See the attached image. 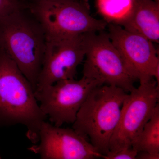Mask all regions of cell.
Returning a JSON list of instances; mask_svg holds the SVG:
<instances>
[{"label":"cell","instance_id":"6da1fadb","mask_svg":"<svg viewBox=\"0 0 159 159\" xmlns=\"http://www.w3.org/2000/svg\"><path fill=\"white\" fill-rule=\"evenodd\" d=\"M46 41L45 30L29 7L0 17V48L15 63L34 91Z\"/></svg>","mask_w":159,"mask_h":159},{"label":"cell","instance_id":"7a4b0ae2","mask_svg":"<svg viewBox=\"0 0 159 159\" xmlns=\"http://www.w3.org/2000/svg\"><path fill=\"white\" fill-rule=\"evenodd\" d=\"M34 93L15 63L0 48V127L24 125L33 144L38 142L40 126L47 119Z\"/></svg>","mask_w":159,"mask_h":159},{"label":"cell","instance_id":"3957f363","mask_svg":"<svg viewBox=\"0 0 159 159\" xmlns=\"http://www.w3.org/2000/svg\"><path fill=\"white\" fill-rule=\"evenodd\" d=\"M128 94L115 86L96 87L89 93L73 123L72 128L102 155L109 151L111 139Z\"/></svg>","mask_w":159,"mask_h":159},{"label":"cell","instance_id":"277c9868","mask_svg":"<svg viewBox=\"0 0 159 159\" xmlns=\"http://www.w3.org/2000/svg\"><path fill=\"white\" fill-rule=\"evenodd\" d=\"M85 60L83 76L102 85L115 86L130 93L136 88V79L126 66L121 55L104 31L84 34Z\"/></svg>","mask_w":159,"mask_h":159},{"label":"cell","instance_id":"5b68a950","mask_svg":"<svg viewBox=\"0 0 159 159\" xmlns=\"http://www.w3.org/2000/svg\"><path fill=\"white\" fill-rule=\"evenodd\" d=\"M28 7L49 35L74 36L99 32L108 25L91 15L88 0L44 1Z\"/></svg>","mask_w":159,"mask_h":159},{"label":"cell","instance_id":"8992f818","mask_svg":"<svg viewBox=\"0 0 159 159\" xmlns=\"http://www.w3.org/2000/svg\"><path fill=\"white\" fill-rule=\"evenodd\" d=\"M140 83L139 87L130 92L123 102L108 152L132 147L158 103L159 86L156 80L152 78Z\"/></svg>","mask_w":159,"mask_h":159},{"label":"cell","instance_id":"52a82bcc","mask_svg":"<svg viewBox=\"0 0 159 159\" xmlns=\"http://www.w3.org/2000/svg\"><path fill=\"white\" fill-rule=\"evenodd\" d=\"M102 84L83 76L79 80H61L35 91L43 112L53 125L61 126L75 122L78 111L89 93Z\"/></svg>","mask_w":159,"mask_h":159},{"label":"cell","instance_id":"ba28073f","mask_svg":"<svg viewBox=\"0 0 159 159\" xmlns=\"http://www.w3.org/2000/svg\"><path fill=\"white\" fill-rule=\"evenodd\" d=\"M84 34H47L43 61L35 91L61 80L74 79L77 67L85 57Z\"/></svg>","mask_w":159,"mask_h":159},{"label":"cell","instance_id":"9c48e42d","mask_svg":"<svg viewBox=\"0 0 159 159\" xmlns=\"http://www.w3.org/2000/svg\"><path fill=\"white\" fill-rule=\"evenodd\" d=\"M107 26L111 41L133 76L140 82L154 78L159 86V58L153 43L122 26Z\"/></svg>","mask_w":159,"mask_h":159},{"label":"cell","instance_id":"30bf717a","mask_svg":"<svg viewBox=\"0 0 159 159\" xmlns=\"http://www.w3.org/2000/svg\"><path fill=\"white\" fill-rule=\"evenodd\" d=\"M28 150L42 159H93L102 156L73 128H62L46 121L40 126L38 142Z\"/></svg>","mask_w":159,"mask_h":159},{"label":"cell","instance_id":"8fae6325","mask_svg":"<svg viewBox=\"0 0 159 159\" xmlns=\"http://www.w3.org/2000/svg\"><path fill=\"white\" fill-rule=\"evenodd\" d=\"M152 43L159 41V3L153 0H134L130 17L122 26Z\"/></svg>","mask_w":159,"mask_h":159},{"label":"cell","instance_id":"7c38bea8","mask_svg":"<svg viewBox=\"0 0 159 159\" xmlns=\"http://www.w3.org/2000/svg\"><path fill=\"white\" fill-rule=\"evenodd\" d=\"M134 0H97V10L107 24L122 26L130 17Z\"/></svg>","mask_w":159,"mask_h":159},{"label":"cell","instance_id":"4fadbf2b","mask_svg":"<svg viewBox=\"0 0 159 159\" xmlns=\"http://www.w3.org/2000/svg\"><path fill=\"white\" fill-rule=\"evenodd\" d=\"M132 148L137 152L159 153V105L157 104L140 134L133 142Z\"/></svg>","mask_w":159,"mask_h":159},{"label":"cell","instance_id":"5bb4252c","mask_svg":"<svg viewBox=\"0 0 159 159\" xmlns=\"http://www.w3.org/2000/svg\"><path fill=\"white\" fill-rule=\"evenodd\" d=\"M27 7L21 0H0V17Z\"/></svg>","mask_w":159,"mask_h":159},{"label":"cell","instance_id":"9a60e30c","mask_svg":"<svg viewBox=\"0 0 159 159\" xmlns=\"http://www.w3.org/2000/svg\"><path fill=\"white\" fill-rule=\"evenodd\" d=\"M138 152L132 147L123 148L114 152H108L102 155L105 159H136Z\"/></svg>","mask_w":159,"mask_h":159},{"label":"cell","instance_id":"2e32d148","mask_svg":"<svg viewBox=\"0 0 159 159\" xmlns=\"http://www.w3.org/2000/svg\"><path fill=\"white\" fill-rule=\"evenodd\" d=\"M159 153H151L148 152H139L136 159H159Z\"/></svg>","mask_w":159,"mask_h":159},{"label":"cell","instance_id":"e0dca14e","mask_svg":"<svg viewBox=\"0 0 159 159\" xmlns=\"http://www.w3.org/2000/svg\"><path fill=\"white\" fill-rule=\"evenodd\" d=\"M27 4V5H31V4H34L41 2L44 1H58V2H69V1H78L80 0H21Z\"/></svg>","mask_w":159,"mask_h":159},{"label":"cell","instance_id":"ac0fdd59","mask_svg":"<svg viewBox=\"0 0 159 159\" xmlns=\"http://www.w3.org/2000/svg\"><path fill=\"white\" fill-rule=\"evenodd\" d=\"M157 3H159V0H155Z\"/></svg>","mask_w":159,"mask_h":159},{"label":"cell","instance_id":"d6986e66","mask_svg":"<svg viewBox=\"0 0 159 159\" xmlns=\"http://www.w3.org/2000/svg\"><path fill=\"white\" fill-rule=\"evenodd\" d=\"M1 158V155H0V159Z\"/></svg>","mask_w":159,"mask_h":159}]
</instances>
